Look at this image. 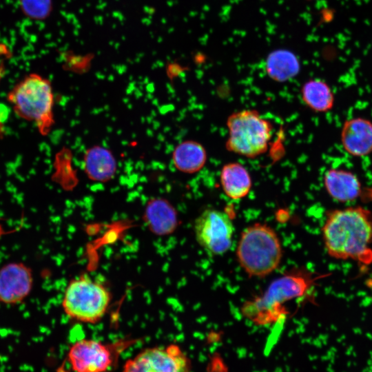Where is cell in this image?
<instances>
[{
    "mask_svg": "<svg viewBox=\"0 0 372 372\" xmlns=\"http://www.w3.org/2000/svg\"><path fill=\"white\" fill-rule=\"evenodd\" d=\"M329 256L353 260L362 267L372 263V212L362 206L328 211L322 228Z\"/></svg>",
    "mask_w": 372,
    "mask_h": 372,
    "instance_id": "obj_1",
    "label": "cell"
},
{
    "mask_svg": "<svg viewBox=\"0 0 372 372\" xmlns=\"http://www.w3.org/2000/svg\"><path fill=\"white\" fill-rule=\"evenodd\" d=\"M315 280L305 270L287 273L273 280L261 296L245 302L241 308L242 313L258 326L276 322L286 314L284 304L303 296Z\"/></svg>",
    "mask_w": 372,
    "mask_h": 372,
    "instance_id": "obj_2",
    "label": "cell"
},
{
    "mask_svg": "<svg viewBox=\"0 0 372 372\" xmlns=\"http://www.w3.org/2000/svg\"><path fill=\"white\" fill-rule=\"evenodd\" d=\"M236 256L249 277L264 278L279 267L282 257V245L273 228L256 223L242 231Z\"/></svg>",
    "mask_w": 372,
    "mask_h": 372,
    "instance_id": "obj_3",
    "label": "cell"
},
{
    "mask_svg": "<svg viewBox=\"0 0 372 372\" xmlns=\"http://www.w3.org/2000/svg\"><path fill=\"white\" fill-rule=\"evenodd\" d=\"M14 112L34 123L39 132L47 135L54 123V95L50 82L37 74H30L8 95Z\"/></svg>",
    "mask_w": 372,
    "mask_h": 372,
    "instance_id": "obj_4",
    "label": "cell"
},
{
    "mask_svg": "<svg viewBox=\"0 0 372 372\" xmlns=\"http://www.w3.org/2000/svg\"><path fill=\"white\" fill-rule=\"evenodd\" d=\"M228 150L249 158L256 157L268 148L273 125L257 111L243 110L231 114L227 120Z\"/></svg>",
    "mask_w": 372,
    "mask_h": 372,
    "instance_id": "obj_5",
    "label": "cell"
},
{
    "mask_svg": "<svg viewBox=\"0 0 372 372\" xmlns=\"http://www.w3.org/2000/svg\"><path fill=\"white\" fill-rule=\"evenodd\" d=\"M110 300V292L103 285L87 276H80L67 286L62 308L70 318L93 324L103 317Z\"/></svg>",
    "mask_w": 372,
    "mask_h": 372,
    "instance_id": "obj_6",
    "label": "cell"
},
{
    "mask_svg": "<svg viewBox=\"0 0 372 372\" xmlns=\"http://www.w3.org/2000/svg\"><path fill=\"white\" fill-rule=\"evenodd\" d=\"M198 243L213 255L227 252L232 244V220L224 211L207 209L196 219L194 227Z\"/></svg>",
    "mask_w": 372,
    "mask_h": 372,
    "instance_id": "obj_7",
    "label": "cell"
},
{
    "mask_svg": "<svg viewBox=\"0 0 372 372\" xmlns=\"http://www.w3.org/2000/svg\"><path fill=\"white\" fill-rule=\"evenodd\" d=\"M123 372H191L188 357L175 344L146 349L128 360Z\"/></svg>",
    "mask_w": 372,
    "mask_h": 372,
    "instance_id": "obj_8",
    "label": "cell"
},
{
    "mask_svg": "<svg viewBox=\"0 0 372 372\" xmlns=\"http://www.w3.org/2000/svg\"><path fill=\"white\" fill-rule=\"evenodd\" d=\"M68 357L74 372H105L113 359L110 348L94 340L75 342L70 347Z\"/></svg>",
    "mask_w": 372,
    "mask_h": 372,
    "instance_id": "obj_9",
    "label": "cell"
},
{
    "mask_svg": "<svg viewBox=\"0 0 372 372\" xmlns=\"http://www.w3.org/2000/svg\"><path fill=\"white\" fill-rule=\"evenodd\" d=\"M33 277L30 267L22 262H10L0 269V302L16 304L30 293Z\"/></svg>",
    "mask_w": 372,
    "mask_h": 372,
    "instance_id": "obj_10",
    "label": "cell"
},
{
    "mask_svg": "<svg viewBox=\"0 0 372 372\" xmlns=\"http://www.w3.org/2000/svg\"><path fill=\"white\" fill-rule=\"evenodd\" d=\"M340 141L349 155L363 158L372 154V121L362 116L347 119L342 124Z\"/></svg>",
    "mask_w": 372,
    "mask_h": 372,
    "instance_id": "obj_11",
    "label": "cell"
},
{
    "mask_svg": "<svg viewBox=\"0 0 372 372\" xmlns=\"http://www.w3.org/2000/svg\"><path fill=\"white\" fill-rule=\"evenodd\" d=\"M323 183L328 194L340 203H352L364 194L362 182L357 174L342 168H331L326 171Z\"/></svg>",
    "mask_w": 372,
    "mask_h": 372,
    "instance_id": "obj_12",
    "label": "cell"
},
{
    "mask_svg": "<svg viewBox=\"0 0 372 372\" xmlns=\"http://www.w3.org/2000/svg\"><path fill=\"white\" fill-rule=\"evenodd\" d=\"M220 176L225 194L232 200L245 197L251 188L252 182L249 172L238 163L225 165Z\"/></svg>",
    "mask_w": 372,
    "mask_h": 372,
    "instance_id": "obj_13",
    "label": "cell"
},
{
    "mask_svg": "<svg viewBox=\"0 0 372 372\" xmlns=\"http://www.w3.org/2000/svg\"><path fill=\"white\" fill-rule=\"evenodd\" d=\"M301 96L303 102L317 112L330 111L335 103L331 87L324 81L318 79L306 82L302 87Z\"/></svg>",
    "mask_w": 372,
    "mask_h": 372,
    "instance_id": "obj_14",
    "label": "cell"
},
{
    "mask_svg": "<svg viewBox=\"0 0 372 372\" xmlns=\"http://www.w3.org/2000/svg\"><path fill=\"white\" fill-rule=\"evenodd\" d=\"M266 71L273 80L284 82L295 76L300 69L298 58L289 50L271 52L266 61Z\"/></svg>",
    "mask_w": 372,
    "mask_h": 372,
    "instance_id": "obj_15",
    "label": "cell"
},
{
    "mask_svg": "<svg viewBox=\"0 0 372 372\" xmlns=\"http://www.w3.org/2000/svg\"><path fill=\"white\" fill-rule=\"evenodd\" d=\"M85 168L91 178L105 181L114 175L116 170V162L110 151L100 147H95L86 153Z\"/></svg>",
    "mask_w": 372,
    "mask_h": 372,
    "instance_id": "obj_16",
    "label": "cell"
},
{
    "mask_svg": "<svg viewBox=\"0 0 372 372\" xmlns=\"http://www.w3.org/2000/svg\"><path fill=\"white\" fill-rule=\"evenodd\" d=\"M145 216L148 225L158 234H166L174 230L176 225L174 209L165 200L154 199L147 205Z\"/></svg>",
    "mask_w": 372,
    "mask_h": 372,
    "instance_id": "obj_17",
    "label": "cell"
},
{
    "mask_svg": "<svg viewBox=\"0 0 372 372\" xmlns=\"http://www.w3.org/2000/svg\"><path fill=\"white\" fill-rule=\"evenodd\" d=\"M207 158L204 147L198 143L186 141L178 145L173 154L176 167L180 171L193 173L200 170Z\"/></svg>",
    "mask_w": 372,
    "mask_h": 372,
    "instance_id": "obj_18",
    "label": "cell"
},
{
    "mask_svg": "<svg viewBox=\"0 0 372 372\" xmlns=\"http://www.w3.org/2000/svg\"><path fill=\"white\" fill-rule=\"evenodd\" d=\"M23 12L32 19H44L52 10L51 0H21Z\"/></svg>",
    "mask_w": 372,
    "mask_h": 372,
    "instance_id": "obj_19",
    "label": "cell"
}]
</instances>
